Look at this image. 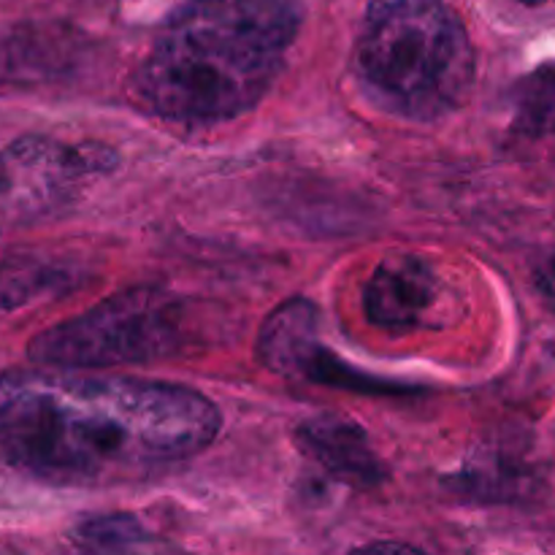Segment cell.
<instances>
[{
    "label": "cell",
    "instance_id": "obj_9",
    "mask_svg": "<svg viewBox=\"0 0 555 555\" xmlns=\"http://www.w3.org/2000/svg\"><path fill=\"white\" fill-rule=\"evenodd\" d=\"M70 537L87 551H133L150 542V531L133 515H95L81 520Z\"/></svg>",
    "mask_w": 555,
    "mask_h": 555
},
{
    "label": "cell",
    "instance_id": "obj_12",
    "mask_svg": "<svg viewBox=\"0 0 555 555\" xmlns=\"http://www.w3.org/2000/svg\"><path fill=\"white\" fill-rule=\"evenodd\" d=\"M518 3H524V5H545V3H553V0H518Z\"/></svg>",
    "mask_w": 555,
    "mask_h": 555
},
{
    "label": "cell",
    "instance_id": "obj_2",
    "mask_svg": "<svg viewBox=\"0 0 555 555\" xmlns=\"http://www.w3.org/2000/svg\"><path fill=\"white\" fill-rule=\"evenodd\" d=\"M298 0H190L135 70V92L171 122H225L263 101L301 30Z\"/></svg>",
    "mask_w": 555,
    "mask_h": 555
},
{
    "label": "cell",
    "instance_id": "obj_7",
    "mask_svg": "<svg viewBox=\"0 0 555 555\" xmlns=\"http://www.w3.org/2000/svg\"><path fill=\"white\" fill-rule=\"evenodd\" d=\"M298 448L328 475L358 488H374L385 480V466L372 450L366 431L356 421L320 415L296 428Z\"/></svg>",
    "mask_w": 555,
    "mask_h": 555
},
{
    "label": "cell",
    "instance_id": "obj_3",
    "mask_svg": "<svg viewBox=\"0 0 555 555\" xmlns=\"http://www.w3.org/2000/svg\"><path fill=\"white\" fill-rule=\"evenodd\" d=\"M356 63L374 95L423 122L453 114L475 90V47L448 0H369Z\"/></svg>",
    "mask_w": 555,
    "mask_h": 555
},
{
    "label": "cell",
    "instance_id": "obj_6",
    "mask_svg": "<svg viewBox=\"0 0 555 555\" xmlns=\"http://www.w3.org/2000/svg\"><path fill=\"white\" fill-rule=\"evenodd\" d=\"M437 296V276L426 260L417 255H393L369 276L363 287V312L377 328L404 334L426 323Z\"/></svg>",
    "mask_w": 555,
    "mask_h": 555
},
{
    "label": "cell",
    "instance_id": "obj_10",
    "mask_svg": "<svg viewBox=\"0 0 555 555\" xmlns=\"http://www.w3.org/2000/svg\"><path fill=\"white\" fill-rule=\"evenodd\" d=\"M65 274L47 269V266L30 263V260H14L0 266V312H11L25 307L38 293H49L57 287Z\"/></svg>",
    "mask_w": 555,
    "mask_h": 555
},
{
    "label": "cell",
    "instance_id": "obj_5",
    "mask_svg": "<svg viewBox=\"0 0 555 555\" xmlns=\"http://www.w3.org/2000/svg\"><path fill=\"white\" fill-rule=\"evenodd\" d=\"M258 356L266 369L285 377L314 379L320 385H339L358 393H410L406 385L385 383L372 374L341 363L318 336V309L309 301H293L276 309L263 325Z\"/></svg>",
    "mask_w": 555,
    "mask_h": 555
},
{
    "label": "cell",
    "instance_id": "obj_8",
    "mask_svg": "<svg viewBox=\"0 0 555 555\" xmlns=\"http://www.w3.org/2000/svg\"><path fill=\"white\" fill-rule=\"evenodd\" d=\"M74 38L38 25L0 30V81H47L74 60Z\"/></svg>",
    "mask_w": 555,
    "mask_h": 555
},
{
    "label": "cell",
    "instance_id": "obj_4",
    "mask_svg": "<svg viewBox=\"0 0 555 555\" xmlns=\"http://www.w3.org/2000/svg\"><path fill=\"white\" fill-rule=\"evenodd\" d=\"M182 339V307L155 287H133L33 336L27 358L41 366L101 369L171 356Z\"/></svg>",
    "mask_w": 555,
    "mask_h": 555
},
{
    "label": "cell",
    "instance_id": "obj_1",
    "mask_svg": "<svg viewBox=\"0 0 555 555\" xmlns=\"http://www.w3.org/2000/svg\"><path fill=\"white\" fill-rule=\"evenodd\" d=\"M222 426L184 385L47 372L0 374V455L60 486L130 480L209 448Z\"/></svg>",
    "mask_w": 555,
    "mask_h": 555
},
{
    "label": "cell",
    "instance_id": "obj_13",
    "mask_svg": "<svg viewBox=\"0 0 555 555\" xmlns=\"http://www.w3.org/2000/svg\"><path fill=\"white\" fill-rule=\"evenodd\" d=\"M293 301H307V298H293ZM293 301H287V304H293ZM282 307H285V304H282ZM282 307H280V309H282ZM266 323H269V320H266ZM266 323H263V325H266ZM260 331H263V328H260ZM258 339H260V334H258ZM258 358H260V356H258Z\"/></svg>",
    "mask_w": 555,
    "mask_h": 555
},
{
    "label": "cell",
    "instance_id": "obj_11",
    "mask_svg": "<svg viewBox=\"0 0 555 555\" xmlns=\"http://www.w3.org/2000/svg\"><path fill=\"white\" fill-rule=\"evenodd\" d=\"M537 282H540L542 296H545L547 304H551V307L555 309V253L545 260V266L540 269V276H537Z\"/></svg>",
    "mask_w": 555,
    "mask_h": 555
}]
</instances>
